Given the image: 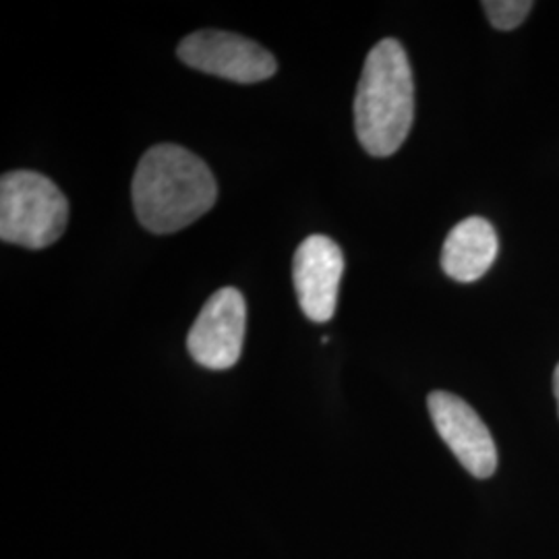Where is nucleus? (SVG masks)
Segmentation results:
<instances>
[{"mask_svg": "<svg viewBox=\"0 0 559 559\" xmlns=\"http://www.w3.org/2000/svg\"><path fill=\"white\" fill-rule=\"evenodd\" d=\"M429 415L460 464L477 479H489L498 471V448L487 425L473 406L450 392H431Z\"/></svg>", "mask_w": 559, "mask_h": 559, "instance_id": "6", "label": "nucleus"}, {"mask_svg": "<svg viewBox=\"0 0 559 559\" xmlns=\"http://www.w3.org/2000/svg\"><path fill=\"white\" fill-rule=\"evenodd\" d=\"M218 200V185L200 156L175 143L143 154L133 177L138 221L154 235H170L200 221Z\"/></svg>", "mask_w": 559, "mask_h": 559, "instance_id": "1", "label": "nucleus"}, {"mask_svg": "<svg viewBox=\"0 0 559 559\" xmlns=\"http://www.w3.org/2000/svg\"><path fill=\"white\" fill-rule=\"evenodd\" d=\"M342 272V249L330 237L313 235L300 242L293 260V282L300 311L313 323L334 318Z\"/></svg>", "mask_w": 559, "mask_h": 559, "instance_id": "7", "label": "nucleus"}, {"mask_svg": "<svg viewBox=\"0 0 559 559\" xmlns=\"http://www.w3.org/2000/svg\"><path fill=\"white\" fill-rule=\"evenodd\" d=\"M69 201L59 187L32 170L7 173L0 180V239L25 249H44L62 237Z\"/></svg>", "mask_w": 559, "mask_h": 559, "instance_id": "3", "label": "nucleus"}, {"mask_svg": "<svg viewBox=\"0 0 559 559\" xmlns=\"http://www.w3.org/2000/svg\"><path fill=\"white\" fill-rule=\"evenodd\" d=\"M247 307L240 290L226 286L205 300L198 320L189 330L187 350L201 367L226 371L242 353Z\"/></svg>", "mask_w": 559, "mask_h": 559, "instance_id": "5", "label": "nucleus"}, {"mask_svg": "<svg viewBox=\"0 0 559 559\" xmlns=\"http://www.w3.org/2000/svg\"><path fill=\"white\" fill-rule=\"evenodd\" d=\"M415 119V83L399 40L385 38L367 55L355 96V133L373 158L396 154Z\"/></svg>", "mask_w": 559, "mask_h": 559, "instance_id": "2", "label": "nucleus"}, {"mask_svg": "<svg viewBox=\"0 0 559 559\" xmlns=\"http://www.w3.org/2000/svg\"><path fill=\"white\" fill-rule=\"evenodd\" d=\"M554 392H556V400H558L559 411V365L556 367V373H554Z\"/></svg>", "mask_w": 559, "mask_h": 559, "instance_id": "10", "label": "nucleus"}, {"mask_svg": "<svg viewBox=\"0 0 559 559\" xmlns=\"http://www.w3.org/2000/svg\"><path fill=\"white\" fill-rule=\"evenodd\" d=\"M177 55L191 69L237 83L270 80L278 69L274 55L258 41L216 29L187 36L180 41Z\"/></svg>", "mask_w": 559, "mask_h": 559, "instance_id": "4", "label": "nucleus"}, {"mask_svg": "<svg viewBox=\"0 0 559 559\" xmlns=\"http://www.w3.org/2000/svg\"><path fill=\"white\" fill-rule=\"evenodd\" d=\"M535 4L531 0H485L483 9L491 25L501 32L516 29Z\"/></svg>", "mask_w": 559, "mask_h": 559, "instance_id": "9", "label": "nucleus"}, {"mask_svg": "<svg viewBox=\"0 0 559 559\" xmlns=\"http://www.w3.org/2000/svg\"><path fill=\"white\" fill-rule=\"evenodd\" d=\"M500 242L493 226L485 218L473 216L459 222L441 251V267L452 280L475 282L487 274L498 258Z\"/></svg>", "mask_w": 559, "mask_h": 559, "instance_id": "8", "label": "nucleus"}]
</instances>
